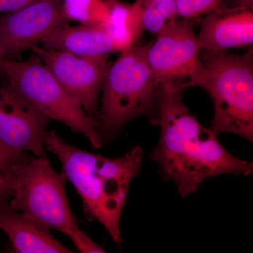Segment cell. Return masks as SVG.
Instances as JSON below:
<instances>
[{"mask_svg": "<svg viewBox=\"0 0 253 253\" xmlns=\"http://www.w3.org/2000/svg\"><path fill=\"white\" fill-rule=\"evenodd\" d=\"M183 91L158 87L156 124L161 126V135L151 158L163 179L174 183L185 199L210 178L253 174V162L231 154L190 112L183 102Z\"/></svg>", "mask_w": 253, "mask_h": 253, "instance_id": "cell-1", "label": "cell"}, {"mask_svg": "<svg viewBox=\"0 0 253 253\" xmlns=\"http://www.w3.org/2000/svg\"><path fill=\"white\" fill-rule=\"evenodd\" d=\"M44 146L59 159L86 215L102 224L114 243L122 244L121 217L131 181L142 167V148L135 146L119 158L104 157L68 144L54 130L48 131Z\"/></svg>", "mask_w": 253, "mask_h": 253, "instance_id": "cell-2", "label": "cell"}, {"mask_svg": "<svg viewBox=\"0 0 253 253\" xmlns=\"http://www.w3.org/2000/svg\"><path fill=\"white\" fill-rule=\"evenodd\" d=\"M66 176L51 167L45 156L23 153L8 176L9 204L37 225L69 238L82 253H106L78 226L66 192Z\"/></svg>", "mask_w": 253, "mask_h": 253, "instance_id": "cell-3", "label": "cell"}, {"mask_svg": "<svg viewBox=\"0 0 253 253\" xmlns=\"http://www.w3.org/2000/svg\"><path fill=\"white\" fill-rule=\"evenodd\" d=\"M149 45L123 50L110 66L96 120L103 141L139 116H149L156 124L158 87L148 62Z\"/></svg>", "mask_w": 253, "mask_h": 253, "instance_id": "cell-4", "label": "cell"}, {"mask_svg": "<svg viewBox=\"0 0 253 253\" xmlns=\"http://www.w3.org/2000/svg\"><path fill=\"white\" fill-rule=\"evenodd\" d=\"M207 70L203 89L212 98L209 129L216 136L232 133L253 141V51L236 55L201 51Z\"/></svg>", "mask_w": 253, "mask_h": 253, "instance_id": "cell-5", "label": "cell"}, {"mask_svg": "<svg viewBox=\"0 0 253 253\" xmlns=\"http://www.w3.org/2000/svg\"><path fill=\"white\" fill-rule=\"evenodd\" d=\"M2 75L51 121L61 123L73 132L85 136L96 149L102 147L104 141L96 120L88 116L77 100L65 90L37 55L25 61L3 60Z\"/></svg>", "mask_w": 253, "mask_h": 253, "instance_id": "cell-6", "label": "cell"}, {"mask_svg": "<svg viewBox=\"0 0 253 253\" xmlns=\"http://www.w3.org/2000/svg\"><path fill=\"white\" fill-rule=\"evenodd\" d=\"M156 35L149 43L147 59L158 87L204 88L207 70L191 21L177 18Z\"/></svg>", "mask_w": 253, "mask_h": 253, "instance_id": "cell-7", "label": "cell"}, {"mask_svg": "<svg viewBox=\"0 0 253 253\" xmlns=\"http://www.w3.org/2000/svg\"><path fill=\"white\" fill-rule=\"evenodd\" d=\"M32 51L41 59L68 94L86 114H97L98 101L111 63L108 56H83L63 50L36 46Z\"/></svg>", "mask_w": 253, "mask_h": 253, "instance_id": "cell-8", "label": "cell"}, {"mask_svg": "<svg viewBox=\"0 0 253 253\" xmlns=\"http://www.w3.org/2000/svg\"><path fill=\"white\" fill-rule=\"evenodd\" d=\"M67 23L62 0H37L0 16V57L15 59L38 46L54 28Z\"/></svg>", "mask_w": 253, "mask_h": 253, "instance_id": "cell-9", "label": "cell"}, {"mask_svg": "<svg viewBox=\"0 0 253 253\" xmlns=\"http://www.w3.org/2000/svg\"><path fill=\"white\" fill-rule=\"evenodd\" d=\"M51 120L8 82L0 86V140L21 153L44 156Z\"/></svg>", "mask_w": 253, "mask_h": 253, "instance_id": "cell-10", "label": "cell"}, {"mask_svg": "<svg viewBox=\"0 0 253 253\" xmlns=\"http://www.w3.org/2000/svg\"><path fill=\"white\" fill-rule=\"evenodd\" d=\"M201 51L224 52L253 42V9L225 7L206 16L197 36Z\"/></svg>", "mask_w": 253, "mask_h": 253, "instance_id": "cell-11", "label": "cell"}, {"mask_svg": "<svg viewBox=\"0 0 253 253\" xmlns=\"http://www.w3.org/2000/svg\"><path fill=\"white\" fill-rule=\"evenodd\" d=\"M11 194L0 196V229L9 238L15 253H74L9 204Z\"/></svg>", "mask_w": 253, "mask_h": 253, "instance_id": "cell-12", "label": "cell"}, {"mask_svg": "<svg viewBox=\"0 0 253 253\" xmlns=\"http://www.w3.org/2000/svg\"><path fill=\"white\" fill-rule=\"evenodd\" d=\"M42 43L46 49L83 56H108L116 52L109 33L101 25L81 23L73 26L64 23L54 28Z\"/></svg>", "mask_w": 253, "mask_h": 253, "instance_id": "cell-13", "label": "cell"}, {"mask_svg": "<svg viewBox=\"0 0 253 253\" xmlns=\"http://www.w3.org/2000/svg\"><path fill=\"white\" fill-rule=\"evenodd\" d=\"M108 18L104 27L109 33L116 52L135 45L144 31L142 14L136 1L123 2L120 0H105Z\"/></svg>", "mask_w": 253, "mask_h": 253, "instance_id": "cell-14", "label": "cell"}, {"mask_svg": "<svg viewBox=\"0 0 253 253\" xmlns=\"http://www.w3.org/2000/svg\"><path fill=\"white\" fill-rule=\"evenodd\" d=\"M63 12L67 21L81 24L104 26L107 21L108 7L105 0H62Z\"/></svg>", "mask_w": 253, "mask_h": 253, "instance_id": "cell-15", "label": "cell"}, {"mask_svg": "<svg viewBox=\"0 0 253 253\" xmlns=\"http://www.w3.org/2000/svg\"><path fill=\"white\" fill-rule=\"evenodd\" d=\"M142 14L144 31L157 34L168 23L177 19L176 0H136Z\"/></svg>", "mask_w": 253, "mask_h": 253, "instance_id": "cell-16", "label": "cell"}, {"mask_svg": "<svg viewBox=\"0 0 253 253\" xmlns=\"http://www.w3.org/2000/svg\"><path fill=\"white\" fill-rule=\"evenodd\" d=\"M226 0H176V14L181 19L197 20L225 7Z\"/></svg>", "mask_w": 253, "mask_h": 253, "instance_id": "cell-17", "label": "cell"}, {"mask_svg": "<svg viewBox=\"0 0 253 253\" xmlns=\"http://www.w3.org/2000/svg\"><path fill=\"white\" fill-rule=\"evenodd\" d=\"M22 154L0 140V173L4 174L6 179Z\"/></svg>", "mask_w": 253, "mask_h": 253, "instance_id": "cell-18", "label": "cell"}, {"mask_svg": "<svg viewBox=\"0 0 253 253\" xmlns=\"http://www.w3.org/2000/svg\"><path fill=\"white\" fill-rule=\"evenodd\" d=\"M37 0H0V13H10L22 9Z\"/></svg>", "mask_w": 253, "mask_h": 253, "instance_id": "cell-19", "label": "cell"}, {"mask_svg": "<svg viewBox=\"0 0 253 253\" xmlns=\"http://www.w3.org/2000/svg\"><path fill=\"white\" fill-rule=\"evenodd\" d=\"M0 194H11L9 181L4 174L0 173Z\"/></svg>", "mask_w": 253, "mask_h": 253, "instance_id": "cell-20", "label": "cell"}, {"mask_svg": "<svg viewBox=\"0 0 253 253\" xmlns=\"http://www.w3.org/2000/svg\"><path fill=\"white\" fill-rule=\"evenodd\" d=\"M234 6L253 9V0H236Z\"/></svg>", "mask_w": 253, "mask_h": 253, "instance_id": "cell-21", "label": "cell"}, {"mask_svg": "<svg viewBox=\"0 0 253 253\" xmlns=\"http://www.w3.org/2000/svg\"><path fill=\"white\" fill-rule=\"evenodd\" d=\"M2 62L3 59L0 57V75H2Z\"/></svg>", "mask_w": 253, "mask_h": 253, "instance_id": "cell-22", "label": "cell"}, {"mask_svg": "<svg viewBox=\"0 0 253 253\" xmlns=\"http://www.w3.org/2000/svg\"><path fill=\"white\" fill-rule=\"evenodd\" d=\"M4 194H0V196H1V195H4Z\"/></svg>", "mask_w": 253, "mask_h": 253, "instance_id": "cell-23", "label": "cell"}]
</instances>
